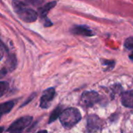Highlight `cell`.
<instances>
[{
  "mask_svg": "<svg viewBox=\"0 0 133 133\" xmlns=\"http://www.w3.org/2000/svg\"><path fill=\"white\" fill-rule=\"evenodd\" d=\"M12 6L18 16L24 22H34L37 18V12L30 9L26 3L19 0H13Z\"/></svg>",
  "mask_w": 133,
  "mask_h": 133,
  "instance_id": "obj_1",
  "label": "cell"
},
{
  "mask_svg": "<svg viewBox=\"0 0 133 133\" xmlns=\"http://www.w3.org/2000/svg\"><path fill=\"white\" fill-rule=\"evenodd\" d=\"M81 118L79 111L74 108H70L62 111L59 116L62 125L67 129H70L76 125L81 120Z\"/></svg>",
  "mask_w": 133,
  "mask_h": 133,
  "instance_id": "obj_2",
  "label": "cell"
},
{
  "mask_svg": "<svg viewBox=\"0 0 133 133\" xmlns=\"http://www.w3.org/2000/svg\"><path fill=\"white\" fill-rule=\"evenodd\" d=\"M33 118L31 116H25L22 117L16 121H15L10 127L7 129V132H20L23 131L26 127H28L32 122Z\"/></svg>",
  "mask_w": 133,
  "mask_h": 133,
  "instance_id": "obj_3",
  "label": "cell"
},
{
  "mask_svg": "<svg viewBox=\"0 0 133 133\" xmlns=\"http://www.w3.org/2000/svg\"><path fill=\"white\" fill-rule=\"evenodd\" d=\"M100 100L99 94L95 91H86L82 94L80 105L84 108H90L96 104Z\"/></svg>",
  "mask_w": 133,
  "mask_h": 133,
  "instance_id": "obj_4",
  "label": "cell"
},
{
  "mask_svg": "<svg viewBox=\"0 0 133 133\" xmlns=\"http://www.w3.org/2000/svg\"><path fill=\"white\" fill-rule=\"evenodd\" d=\"M56 3L57 2L55 1L51 2H48L39 9V13L41 16V21L43 22L44 26H49L52 25L51 20L47 17V14L54 6L56 5Z\"/></svg>",
  "mask_w": 133,
  "mask_h": 133,
  "instance_id": "obj_5",
  "label": "cell"
},
{
  "mask_svg": "<svg viewBox=\"0 0 133 133\" xmlns=\"http://www.w3.org/2000/svg\"><path fill=\"white\" fill-rule=\"evenodd\" d=\"M55 95V90L53 87L48 88L46 90H44L41 97V104H40L41 108L44 109L48 108L50 106V103L54 99Z\"/></svg>",
  "mask_w": 133,
  "mask_h": 133,
  "instance_id": "obj_6",
  "label": "cell"
},
{
  "mask_svg": "<svg viewBox=\"0 0 133 133\" xmlns=\"http://www.w3.org/2000/svg\"><path fill=\"white\" fill-rule=\"evenodd\" d=\"M102 120L97 116L92 115L87 118V131L88 132H97L102 128Z\"/></svg>",
  "mask_w": 133,
  "mask_h": 133,
  "instance_id": "obj_7",
  "label": "cell"
},
{
  "mask_svg": "<svg viewBox=\"0 0 133 133\" xmlns=\"http://www.w3.org/2000/svg\"><path fill=\"white\" fill-rule=\"evenodd\" d=\"M122 104L129 108H133V90H129L122 95Z\"/></svg>",
  "mask_w": 133,
  "mask_h": 133,
  "instance_id": "obj_8",
  "label": "cell"
},
{
  "mask_svg": "<svg viewBox=\"0 0 133 133\" xmlns=\"http://www.w3.org/2000/svg\"><path fill=\"white\" fill-rule=\"evenodd\" d=\"M71 31L75 34H79V35H83V36L94 35L93 31L86 26H76L73 27Z\"/></svg>",
  "mask_w": 133,
  "mask_h": 133,
  "instance_id": "obj_9",
  "label": "cell"
},
{
  "mask_svg": "<svg viewBox=\"0 0 133 133\" xmlns=\"http://www.w3.org/2000/svg\"><path fill=\"white\" fill-rule=\"evenodd\" d=\"M14 103L12 101H9L4 104H0V119L2 115L9 113L13 108Z\"/></svg>",
  "mask_w": 133,
  "mask_h": 133,
  "instance_id": "obj_10",
  "label": "cell"
},
{
  "mask_svg": "<svg viewBox=\"0 0 133 133\" xmlns=\"http://www.w3.org/2000/svg\"><path fill=\"white\" fill-rule=\"evenodd\" d=\"M62 112V107L59 106V107H58L57 108H55V109L53 111V112L51 113V116H50L48 123L50 124V123H52L53 122H55L58 118H59V116H60V115H61Z\"/></svg>",
  "mask_w": 133,
  "mask_h": 133,
  "instance_id": "obj_11",
  "label": "cell"
},
{
  "mask_svg": "<svg viewBox=\"0 0 133 133\" xmlns=\"http://www.w3.org/2000/svg\"><path fill=\"white\" fill-rule=\"evenodd\" d=\"M9 88V85L7 82H0V97L5 94Z\"/></svg>",
  "mask_w": 133,
  "mask_h": 133,
  "instance_id": "obj_12",
  "label": "cell"
},
{
  "mask_svg": "<svg viewBox=\"0 0 133 133\" xmlns=\"http://www.w3.org/2000/svg\"><path fill=\"white\" fill-rule=\"evenodd\" d=\"M9 62L8 66H9V69H10V70H13V69H15L16 65V57H15L14 55H12V56L9 58Z\"/></svg>",
  "mask_w": 133,
  "mask_h": 133,
  "instance_id": "obj_13",
  "label": "cell"
},
{
  "mask_svg": "<svg viewBox=\"0 0 133 133\" xmlns=\"http://www.w3.org/2000/svg\"><path fill=\"white\" fill-rule=\"evenodd\" d=\"M27 3H29L30 5H33V6H35V7H38V6H41L44 0H25Z\"/></svg>",
  "mask_w": 133,
  "mask_h": 133,
  "instance_id": "obj_14",
  "label": "cell"
},
{
  "mask_svg": "<svg viewBox=\"0 0 133 133\" xmlns=\"http://www.w3.org/2000/svg\"><path fill=\"white\" fill-rule=\"evenodd\" d=\"M125 46L128 49H133V37H129L125 40Z\"/></svg>",
  "mask_w": 133,
  "mask_h": 133,
  "instance_id": "obj_15",
  "label": "cell"
},
{
  "mask_svg": "<svg viewBox=\"0 0 133 133\" xmlns=\"http://www.w3.org/2000/svg\"><path fill=\"white\" fill-rule=\"evenodd\" d=\"M6 69H2V70H0V79L2 78L5 74H6Z\"/></svg>",
  "mask_w": 133,
  "mask_h": 133,
  "instance_id": "obj_16",
  "label": "cell"
},
{
  "mask_svg": "<svg viewBox=\"0 0 133 133\" xmlns=\"http://www.w3.org/2000/svg\"><path fill=\"white\" fill-rule=\"evenodd\" d=\"M3 54H4L3 48H2V47L0 45V60H1V59H2V58L3 57Z\"/></svg>",
  "mask_w": 133,
  "mask_h": 133,
  "instance_id": "obj_17",
  "label": "cell"
},
{
  "mask_svg": "<svg viewBox=\"0 0 133 133\" xmlns=\"http://www.w3.org/2000/svg\"><path fill=\"white\" fill-rule=\"evenodd\" d=\"M129 58H130L132 61H133V52L132 53V54H130V55H129Z\"/></svg>",
  "mask_w": 133,
  "mask_h": 133,
  "instance_id": "obj_18",
  "label": "cell"
},
{
  "mask_svg": "<svg viewBox=\"0 0 133 133\" xmlns=\"http://www.w3.org/2000/svg\"><path fill=\"white\" fill-rule=\"evenodd\" d=\"M3 131H4V128L3 127H1L0 128V132H2Z\"/></svg>",
  "mask_w": 133,
  "mask_h": 133,
  "instance_id": "obj_19",
  "label": "cell"
}]
</instances>
